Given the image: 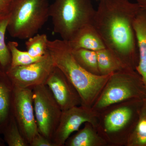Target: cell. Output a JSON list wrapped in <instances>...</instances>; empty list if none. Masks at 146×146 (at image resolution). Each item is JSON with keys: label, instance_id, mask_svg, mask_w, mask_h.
I'll use <instances>...</instances> for the list:
<instances>
[{"label": "cell", "instance_id": "obj_1", "mask_svg": "<svg viewBox=\"0 0 146 146\" xmlns=\"http://www.w3.org/2000/svg\"><path fill=\"white\" fill-rule=\"evenodd\" d=\"M140 9L129 0H100L93 22L106 47L133 70L138 60L133 23Z\"/></svg>", "mask_w": 146, "mask_h": 146}, {"label": "cell", "instance_id": "obj_2", "mask_svg": "<svg viewBox=\"0 0 146 146\" xmlns=\"http://www.w3.org/2000/svg\"><path fill=\"white\" fill-rule=\"evenodd\" d=\"M48 47L55 66L61 70L78 92L82 105L92 107L111 74L97 75L84 69L76 60L67 41L49 40Z\"/></svg>", "mask_w": 146, "mask_h": 146}, {"label": "cell", "instance_id": "obj_3", "mask_svg": "<svg viewBox=\"0 0 146 146\" xmlns=\"http://www.w3.org/2000/svg\"><path fill=\"white\" fill-rule=\"evenodd\" d=\"M143 100H131L112 105L99 112L96 127L108 146H125L138 122Z\"/></svg>", "mask_w": 146, "mask_h": 146}, {"label": "cell", "instance_id": "obj_4", "mask_svg": "<svg viewBox=\"0 0 146 146\" xmlns=\"http://www.w3.org/2000/svg\"><path fill=\"white\" fill-rule=\"evenodd\" d=\"M95 12L91 0H54L49 9L53 32L69 42L82 28L93 24Z\"/></svg>", "mask_w": 146, "mask_h": 146}, {"label": "cell", "instance_id": "obj_5", "mask_svg": "<svg viewBox=\"0 0 146 146\" xmlns=\"http://www.w3.org/2000/svg\"><path fill=\"white\" fill-rule=\"evenodd\" d=\"M48 0H13L7 31L13 38L27 39L37 34L50 18Z\"/></svg>", "mask_w": 146, "mask_h": 146}, {"label": "cell", "instance_id": "obj_6", "mask_svg": "<svg viewBox=\"0 0 146 146\" xmlns=\"http://www.w3.org/2000/svg\"><path fill=\"white\" fill-rule=\"evenodd\" d=\"M146 97V89L136 70L124 69L110 75L91 108L99 113L112 105Z\"/></svg>", "mask_w": 146, "mask_h": 146}, {"label": "cell", "instance_id": "obj_7", "mask_svg": "<svg viewBox=\"0 0 146 146\" xmlns=\"http://www.w3.org/2000/svg\"><path fill=\"white\" fill-rule=\"evenodd\" d=\"M32 89L38 131L52 140L59 123L62 110L45 84L35 86Z\"/></svg>", "mask_w": 146, "mask_h": 146}, {"label": "cell", "instance_id": "obj_8", "mask_svg": "<svg viewBox=\"0 0 146 146\" xmlns=\"http://www.w3.org/2000/svg\"><path fill=\"white\" fill-rule=\"evenodd\" d=\"M11 113L29 146L39 133L35 116L32 89L13 87Z\"/></svg>", "mask_w": 146, "mask_h": 146}, {"label": "cell", "instance_id": "obj_9", "mask_svg": "<svg viewBox=\"0 0 146 146\" xmlns=\"http://www.w3.org/2000/svg\"><path fill=\"white\" fill-rule=\"evenodd\" d=\"M54 67L48 51L41 60L24 66L9 67L5 72L13 87L32 89L45 84Z\"/></svg>", "mask_w": 146, "mask_h": 146}, {"label": "cell", "instance_id": "obj_10", "mask_svg": "<svg viewBox=\"0 0 146 146\" xmlns=\"http://www.w3.org/2000/svg\"><path fill=\"white\" fill-rule=\"evenodd\" d=\"M99 113L91 108L81 105L62 111L52 141L55 146H65L71 134L79 130L84 123L89 122L97 127Z\"/></svg>", "mask_w": 146, "mask_h": 146}, {"label": "cell", "instance_id": "obj_11", "mask_svg": "<svg viewBox=\"0 0 146 146\" xmlns=\"http://www.w3.org/2000/svg\"><path fill=\"white\" fill-rule=\"evenodd\" d=\"M45 84L50 89L62 111L82 104L78 92L57 67L55 66L50 73Z\"/></svg>", "mask_w": 146, "mask_h": 146}, {"label": "cell", "instance_id": "obj_12", "mask_svg": "<svg viewBox=\"0 0 146 146\" xmlns=\"http://www.w3.org/2000/svg\"><path fill=\"white\" fill-rule=\"evenodd\" d=\"M133 28L138 48V60L136 71L146 89V10L141 9L136 15Z\"/></svg>", "mask_w": 146, "mask_h": 146}, {"label": "cell", "instance_id": "obj_13", "mask_svg": "<svg viewBox=\"0 0 146 146\" xmlns=\"http://www.w3.org/2000/svg\"><path fill=\"white\" fill-rule=\"evenodd\" d=\"M68 42L73 49H84L97 52L106 48L93 24L82 28Z\"/></svg>", "mask_w": 146, "mask_h": 146}, {"label": "cell", "instance_id": "obj_14", "mask_svg": "<svg viewBox=\"0 0 146 146\" xmlns=\"http://www.w3.org/2000/svg\"><path fill=\"white\" fill-rule=\"evenodd\" d=\"M13 86L8 76L0 66V131L2 132L11 113Z\"/></svg>", "mask_w": 146, "mask_h": 146}, {"label": "cell", "instance_id": "obj_15", "mask_svg": "<svg viewBox=\"0 0 146 146\" xmlns=\"http://www.w3.org/2000/svg\"><path fill=\"white\" fill-rule=\"evenodd\" d=\"M67 146H107L108 144L99 133L96 127L89 122L84 123L83 128L69 137L65 142Z\"/></svg>", "mask_w": 146, "mask_h": 146}, {"label": "cell", "instance_id": "obj_16", "mask_svg": "<svg viewBox=\"0 0 146 146\" xmlns=\"http://www.w3.org/2000/svg\"><path fill=\"white\" fill-rule=\"evenodd\" d=\"M96 52L98 67L100 75H108L124 69H129L107 48Z\"/></svg>", "mask_w": 146, "mask_h": 146}, {"label": "cell", "instance_id": "obj_17", "mask_svg": "<svg viewBox=\"0 0 146 146\" xmlns=\"http://www.w3.org/2000/svg\"><path fill=\"white\" fill-rule=\"evenodd\" d=\"M72 49L76 60L84 69L93 74L100 75L98 67L96 51L84 49Z\"/></svg>", "mask_w": 146, "mask_h": 146}, {"label": "cell", "instance_id": "obj_18", "mask_svg": "<svg viewBox=\"0 0 146 146\" xmlns=\"http://www.w3.org/2000/svg\"><path fill=\"white\" fill-rule=\"evenodd\" d=\"M2 134L3 135L5 142L9 146H29L12 115L4 128Z\"/></svg>", "mask_w": 146, "mask_h": 146}, {"label": "cell", "instance_id": "obj_19", "mask_svg": "<svg viewBox=\"0 0 146 146\" xmlns=\"http://www.w3.org/2000/svg\"><path fill=\"white\" fill-rule=\"evenodd\" d=\"M9 17V13L0 17V66L5 72L11 63V55L5 41Z\"/></svg>", "mask_w": 146, "mask_h": 146}, {"label": "cell", "instance_id": "obj_20", "mask_svg": "<svg viewBox=\"0 0 146 146\" xmlns=\"http://www.w3.org/2000/svg\"><path fill=\"white\" fill-rule=\"evenodd\" d=\"M48 41L46 35L36 34L27 39V51L33 57H42L48 52Z\"/></svg>", "mask_w": 146, "mask_h": 146}, {"label": "cell", "instance_id": "obj_21", "mask_svg": "<svg viewBox=\"0 0 146 146\" xmlns=\"http://www.w3.org/2000/svg\"><path fill=\"white\" fill-rule=\"evenodd\" d=\"M7 46L11 55L10 67L24 66L31 64L41 60L44 57H34L31 56L28 52L23 51L18 48V44L14 41H10Z\"/></svg>", "mask_w": 146, "mask_h": 146}, {"label": "cell", "instance_id": "obj_22", "mask_svg": "<svg viewBox=\"0 0 146 146\" xmlns=\"http://www.w3.org/2000/svg\"><path fill=\"white\" fill-rule=\"evenodd\" d=\"M126 146H146V131L134 128L129 137Z\"/></svg>", "mask_w": 146, "mask_h": 146}, {"label": "cell", "instance_id": "obj_23", "mask_svg": "<svg viewBox=\"0 0 146 146\" xmlns=\"http://www.w3.org/2000/svg\"><path fill=\"white\" fill-rule=\"evenodd\" d=\"M30 146H55L50 139L39 133L32 140Z\"/></svg>", "mask_w": 146, "mask_h": 146}, {"label": "cell", "instance_id": "obj_24", "mask_svg": "<svg viewBox=\"0 0 146 146\" xmlns=\"http://www.w3.org/2000/svg\"><path fill=\"white\" fill-rule=\"evenodd\" d=\"M13 0H0V17L9 13Z\"/></svg>", "mask_w": 146, "mask_h": 146}, {"label": "cell", "instance_id": "obj_25", "mask_svg": "<svg viewBox=\"0 0 146 146\" xmlns=\"http://www.w3.org/2000/svg\"><path fill=\"white\" fill-rule=\"evenodd\" d=\"M136 1L141 9L146 10V0H136Z\"/></svg>", "mask_w": 146, "mask_h": 146}, {"label": "cell", "instance_id": "obj_26", "mask_svg": "<svg viewBox=\"0 0 146 146\" xmlns=\"http://www.w3.org/2000/svg\"><path fill=\"white\" fill-rule=\"evenodd\" d=\"M141 113L146 116V97L143 100V104L141 110Z\"/></svg>", "mask_w": 146, "mask_h": 146}, {"label": "cell", "instance_id": "obj_27", "mask_svg": "<svg viewBox=\"0 0 146 146\" xmlns=\"http://www.w3.org/2000/svg\"><path fill=\"white\" fill-rule=\"evenodd\" d=\"M0 134H1V131H0ZM1 145H2V141H1V139H0V146H2Z\"/></svg>", "mask_w": 146, "mask_h": 146}, {"label": "cell", "instance_id": "obj_28", "mask_svg": "<svg viewBox=\"0 0 146 146\" xmlns=\"http://www.w3.org/2000/svg\"><path fill=\"white\" fill-rule=\"evenodd\" d=\"M98 1H100V0H98Z\"/></svg>", "mask_w": 146, "mask_h": 146}]
</instances>
